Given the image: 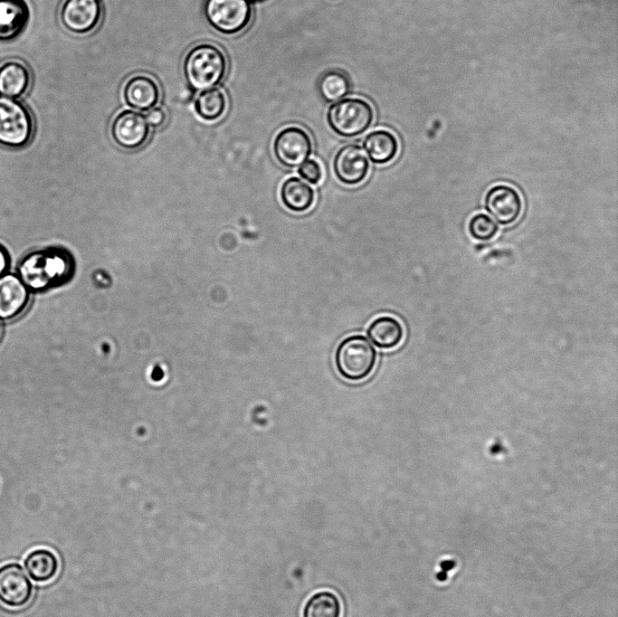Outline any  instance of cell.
<instances>
[{
  "instance_id": "6da1fadb",
  "label": "cell",
  "mask_w": 618,
  "mask_h": 617,
  "mask_svg": "<svg viewBox=\"0 0 618 617\" xmlns=\"http://www.w3.org/2000/svg\"><path fill=\"white\" fill-rule=\"evenodd\" d=\"M74 270L71 254L60 247L36 249L18 261L15 272L28 290L42 293L64 284Z\"/></svg>"
},
{
  "instance_id": "7a4b0ae2",
  "label": "cell",
  "mask_w": 618,
  "mask_h": 617,
  "mask_svg": "<svg viewBox=\"0 0 618 617\" xmlns=\"http://www.w3.org/2000/svg\"><path fill=\"white\" fill-rule=\"evenodd\" d=\"M225 52L215 43L202 42L185 53L182 71L190 89L202 91L219 85L227 73Z\"/></svg>"
},
{
  "instance_id": "3957f363",
  "label": "cell",
  "mask_w": 618,
  "mask_h": 617,
  "mask_svg": "<svg viewBox=\"0 0 618 617\" xmlns=\"http://www.w3.org/2000/svg\"><path fill=\"white\" fill-rule=\"evenodd\" d=\"M335 365L346 380L357 382L366 378L376 363V351L362 335H353L343 339L338 346Z\"/></svg>"
},
{
  "instance_id": "277c9868",
  "label": "cell",
  "mask_w": 618,
  "mask_h": 617,
  "mask_svg": "<svg viewBox=\"0 0 618 617\" xmlns=\"http://www.w3.org/2000/svg\"><path fill=\"white\" fill-rule=\"evenodd\" d=\"M375 118L371 104L361 98H346L334 102L327 111V121L337 135L354 138L366 132Z\"/></svg>"
},
{
  "instance_id": "5b68a950",
  "label": "cell",
  "mask_w": 618,
  "mask_h": 617,
  "mask_svg": "<svg viewBox=\"0 0 618 617\" xmlns=\"http://www.w3.org/2000/svg\"><path fill=\"white\" fill-rule=\"evenodd\" d=\"M34 119L20 100L0 96V146L22 148L33 139Z\"/></svg>"
},
{
  "instance_id": "8992f818",
  "label": "cell",
  "mask_w": 618,
  "mask_h": 617,
  "mask_svg": "<svg viewBox=\"0 0 618 617\" xmlns=\"http://www.w3.org/2000/svg\"><path fill=\"white\" fill-rule=\"evenodd\" d=\"M203 12L209 25L226 35L243 31L252 16L250 0H204Z\"/></svg>"
},
{
  "instance_id": "52a82bcc",
  "label": "cell",
  "mask_w": 618,
  "mask_h": 617,
  "mask_svg": "<svg viewBox=\"0 0 618 617\" xmlns=\"http://www.w3.org/2000/svg\"><path fill=\"white\" fill-rule=\"evenodd\" d=\"M312 147L310 136L298 126H288L280 129L272 143L275 159L288 168L299 166L309 159Z\"/></svg>"
},
{
  "instance_id": "ba28073f",
  "label": "cell",
  "mask_w": 618,
  "mask_h": 617,
  "mask_svg": "<svg viewBox=\"0 0 618 617\" xmlns=\"http://www.w3.org/2000/svg\"><path fill=\"white\" fill-rule=\"evenodd\" d=\"M103 7L100 0H63L59 10L62 25L68 32L84 35L101 22Z\"/></svg>"
},
{
  "instance_id": "9c48e42d",
  "label": "cell",
  "mask_w": 618,
  "mask_h": 617,
  "mask_svg": "<svg viewBox=\"0 0 618 617\" xmlns=\"http://www.w3.org/2000/svg\"><path fill=\"white\" fill-rule=\"evenodd\" d=\"M484 207L495 222L504 226L511 225L523 213V199L515 187L497 184L486 192Z\"/></svg>"
},
{
  "instance_id": "30bf717a",
  "label": "cell",
  "mask_w": 618,
  "mask_h": 617,
  "mask_svg": "<svg viewBox=\"0 0 618 617\" xmlns=\"http://www.w3.org/2000/svg\"><path fill=\"white\" fill-rule=\"evenodd\" d=\"M114 142L125 149H136L148 139L150 126L146 116L138 110L123 109L115 115L110 124Z\"/></svg>"
},
{
  "instance_id": "8fae6325",
  "label": "cell",
  "mask_w": 618,
  "mask_h": 617,
  "mask_svg": "<svg viewBox=\"0 0 618 617\" xmlns=\"http://www.w3.org/2000/svg\"><path fill=\"white\" fill-rule=\"evenodd\" d=\"M336 178L346 185H357L368 176L370 164L363 147L357 143L342 146L332 163Z\"/></svg>"
},
{
  "instance_id": "7c38bea8",
  "label": "cell",
  "mask_w": 618,
  "mask_h": 617,
  "mask_svg": "<svg viewBox=\"0 0 618 617\" xmlns=\"http://www.w3.org/2000/svg\"><path fill=\"white\" fill-rule=\"evenodd\" d=\"M33 584L24 568L16 563L0 566V602L11 608H21L32 599Z\"/></svg>"
},
{
  "instance_id": "4fadbf2b",
  "label": "cell",
  "mask_w": 618,
  "mask_h": 617,
  "mask_svg": "<svg viewBox=\"0 0 618 617\" xmlns=\"http://www.w3.org/2000/svg\"><path fill=\"white\" fill-rule=\"evenodd\" d=\"M32 292L15 271L0 277V321H11L22 316L28 308Z\"/></svg>"
},
{
  "instance_id": "5bb4252c",
  "label": "cell",
  "mask_w": 618,
  "mask_h": 617,
  "mask_svg": "<svg viewBox=\"0 0 618 617\" xmlns=\"http://www.w3.org/2000/svg\"><path fill=\"white\" fill-rule=\"evenodd\" d=\"M121 95L126 105L132 109L148 111L158 104L161 88L151 75L137 73L124 81Z\"/></svg>"
},
{
  "instance_id": "9a60e30c",
  "label": "cell",
  "mask_w": 618,
  "mask_h": 617,
  "mask_svg": "<svg viewBox=\"0 0 618 617\" xmlns=\"http://www.w3.org/2000/svg\"><path fill=\"white\" fill-rule=\"evenodd\" d=\"M29 18L30 9L25 0H0V42L18 37Z\"/></svg>"
},
{
  "instance_id": "2e32d148",
  "label": "cell",
  "mask_w": 618,
  "mask_h": 617,
  "mask_svg": "<svg viewBox=\"0 0 618 617\" xmlns=\"http://www.w3.org/2000/svg\"><path fill=\"white\" fill-rule=\"evenodd\" d=\"M31 71L19 60H7L0 64V96L17 99L30 89Z\"/></svg>"
},
{
  "instance_id": "e0dca14e",
  "label": "cell",
  "mask_w": 618,
  "mask_h": 617,
  "mask_svg": "<svg viewBox=\"0 0 618 617\" xmlns=\"http://www.w3.org/2000/svg\"><path fill=\"white\" fill-rule=\"evenodd\" d=\"M280 198L289 211L300 214L313 206L316 195L307 182L298 176H290L281 184Z\"/></svg>"
},
{
  "instance_id": "ac0fdd59",
  "label": "cell",
  "mask_w": 618,
  "mask_h": 617,
  "mask_svg": "<svg viewBox=\"0 0 618 617\" xmlns=\"http://www.w3.org/2000/svg\"><path fill=\"white\" fill-rule=\"evenodd\" d=\"M363 147L371 162L385 165L392 162L398 154L399 143L389 130L376 129L368 133L363 140Z\"/></svg>"
},
{
  "instance_id": "d6986e66",
  "label": "cell",
  "mask_w": 618,
  "mask_h": 617,
  "mask_svg": "<svg viewBox=\"0 0 618 617\" xmlns=\"http://www.w3.org/2000/svg\"><path fill=\"white\" fill-rule=\"evenodd\" d=\"M367 337L372 343L382 349H393L404 338V327L400 321L391 316H380L368 326Z\"/></svg>"
},
{
  "instance_id": "ffe728a7",
  "label": "cell",
  "mask_w": 618,
  "mask_h": 617,
  "mask_svg": "<svg viewBox=\"0 0 618 617\" xmlns=\"http://www.w3.org/2000/svg\"><path fill=\"white\" fill-rule=\"evenodd\" d=\"M24 566L30 578L37 583H45L55 577L59 569L56 555L46 548L31 551L24 560Z\"/></svg>"
},
{
  "instance_id": "44dd1931",
  "label": "cell",
  "mask_w": 618,
  "mask_h": 617,
  "mask_svg": "<svg viewBox=\"0 0 618 617\" xmlns=\"http://www.w3.org/2000/svg\"><path fill=\"white\" fill-rule=\"evenodd\" d=\"M228 100L225 92L217 87L199 92L195 100V109L204 120L213 121L223 116Z\"/></svg>"
},
{
  "instance_id": "7402d4cb",
  "label": "cell",
  "mask_w": 618,
  "mask_h": 617,
  "mask_svg": "<svg viewBox=\"0 0 618 617\" xmlns=\"http://www.w3.org/2000/svg\"><path fill=\"white\" fill-rule=\"evenodd\" d=\"M318 90L325 101L337 102L348 94L350 81L345 72L338 70H329L319 77Z\"/></svg>"
},
{
  "instance_id": "603a6c76",
  "label": "cell",
  "mask_w": 618,
  "mask_h": 617,
  "mask_svg": "<svg viewBox=\"0 0 618 617\" xmlns=\"http://www.w3.org/2000/svg\"><path fill=\"white\" fill-rule=\"evenodd\" d=\"M341 603L330 591H319L311 595L303 607L302 617H340Z\"/></svg>"
},
{
  "instance_id": "cb8c5ba5",
  "label": "cell",
  "mask_w": 618,
  "mask_h": 617,
  "mask_svg": "<svg viewBox=\"0 0 618 617\" xmlns=\"http://www.w3.org/2000/svg\"><path fill=\"white\" fill-rule=\"evenodd\" d=\"M468 232L472 239L484 242L496 237L499 226L489 214L478 213L469 220Z\"/></svg>"
},
{
  "instance_id": "d4e9b609",
  "label": "cell",
  "mask_w": 618,
  "mask_h": 617,
  "mask_svg": "<svg viewBox=\"0 0 618 617\" xmlns=\"http://www.w3.org/2000/svg\"><path fill=\"white\" fill-rule=\"evenodd\" d=\"M298 174L312 185L319 184L323 177V171L320 164L317 160L309 158L299 166Z\"/></svg>"
},
{
  "instance_id": "484cf974",
  "label": "cell",
  "mask_w": 618,
  "mask_h": 617,
  "mask_svg": "<svg viewBox=\"0 0 618 617\" xmlns=\"http://www.w3.org/2000/svg\"><path fill=\"white\" fill-rule=\"evenodd\" d=\"M146 119L149 126L160 128L166 122L167 113L164 108L156 106L147 111Z\"/></svg>"
},
{
  "instance_id": "4316f807",
  "label": "cell",
  "mask_w": 618,
  "mask_h": 617,
  "mask_svg": "<svg viewBox=\"0 0 618 617\" xmlns=\"http://www.w3.org/2000/svg\"><path fill=\"white\" fill-rule=\"evenodd\" d=\"M11 255L5 245L0 243V277L10 271Z\"/></svg>"
},
{
  "instance_id": "83f0119b",
  "label": "cell",
  "mask_w": 618,
  "mask_h": 617,
  "mask_svg": "<svg viewBox=\"0 0 618 617\" xmlns=\"http://www.w3.org/2000/svg\"><path fill=\"white\" fill-rule=\"evenodd\" d=\"M0 335H1V321H0Z\"/></svg>"
},
{
  "instance_id": "f1b7e54d",
  "label": "cell",
  "mask_w": 618,
  "mask_h": 617,
  "mask_svg": "<svg viewBox=\"0 0 618 617\" xmlns=\"http://www.w3.org/2000/svg\"><path fill=\"white\" fill-rule=\"evenodd\" d=\"M254 1H260V0H254Z\"/></svg>"
}]
</instances>
